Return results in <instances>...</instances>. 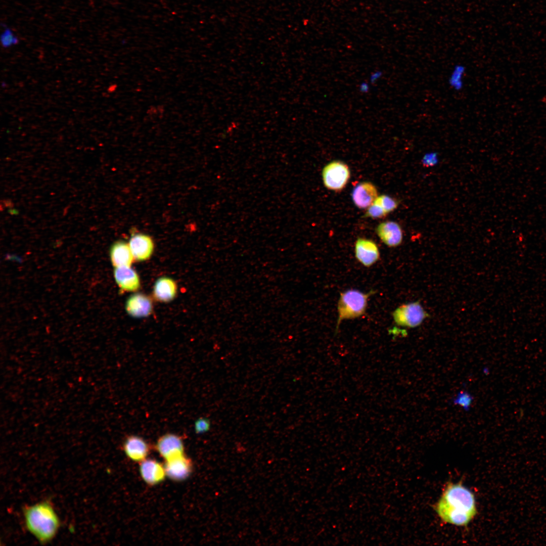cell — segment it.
Wrapping results in <instances>:
<instances>
[{"label": "cell", "instance_id": "obj_1", "mask_svg": "<svg viewBox=\"0 0 546 546\" xmlns=\"http://www.w3.org/2000/svg\"><path fill=\"white\" fill-rule=\"evenodd\" d=\"M435 511L444 522L466 526L477 514L474 494L461 483H449L435 506Z\"/></svg>", "mask_w": 546, "mask_h": 546}, {"label": "cell", "instance_id": "obj_2", "mask_svg": "<svg viewBox=\"0 0 546 546\" xmlns=\"http://www.w3.org/2000/svg\"><path fill=\"white\" fill-rule=\"evenodd\" d=\"M23 513L26 528L40 542H48L56 536L60 525V520L49 502L28 506Z\"/></svg>", "mask_w": 546, "mask_h": 546}, {"label": "cell", "instance_id": "obj_3", "mask_svg": "<svg viewBox=\"0 0 546 546\" xmlns=\"http://www.w3.org/2000/svg\"><path fill=\"white\" fill-rule=\"evenodd\" d=\"M375 293L376 291L373 290L365 293L353 289L341 292L337 304L338 318L336 332H337L343 321L355 319L364 315L369 298Z\"/></svg>", "mask_w": 546, "mask_h": 546}, {"label": "cell", "instance_id": "obj_4", "mask_svg": "<svg viewBox=\"0 0 546 546\" xmlns=\"http://www.w3.org/2000/svg\"><path fill=\"white\" fill-rule=\"evenodd\" d=\"M392 315L397 326L407 328L419 327L430 316L419 301L400 305L393 311Z\"/></svg>", "mask_w": 546, "mask_h": 546}, {"label": "cell", "instance_id": "obj_5", "mask_svg": "<svg viewBox=\"0 0 546 546\" xmlns=\"http://www.w3.org/2000/svg\"><path fill=\"white\" fill-rule=\"evenodd\" d=\"M322 176L324 185L327 189L339 192L347 184L350 177V170L345 163L334 160L325 166Z\"/></svg>", "mask_w": 546, "mask_h": 546}, {"label": "cell", "instance_id": "obj_6", "mask_svg": "<svg viewBox=\"0 0 546 546\" xmlns=\"http://www.w3.org/2000/svg\"><path fill=\"white\" fill-rule=\"evenodd\" d=\"M155 448L165 461L184 454L183 437L176 434L165 433L158 438Z\"/></svg>", "mask_w": 546, "mask_h": 546}, {"label": "cell", "instance_id": "obj_7", "mask_svg": "<svg viewBox=\"0 0 546 546\" xmlns=\"http://www.w3.org/2000/svg\"><path fill=\"white\" fill-rule=\"evenodd\" d=\"M166 476L174 481H181L191 474L193 464L185 454L165 460L164 464Z\"/></svg>", "mask_w": 546, "mask_h": 546}, {"label": "cell", "instance_id": "obj_8", "mask_svg": "<svg viewBox=\"0 0 546 546\" xmlns=\"http://www.w3.org/2000/svg\"><path fill=\"white\" fill-rule=\"evenodd\" d=\"M354 253L356 259L364 266L370 267L379 261L380 250L373 240L358 238L355 243Z\"/></svg>", "mask_w": 546, "mask_h": 546}, {"label": "cell", "instance_id": "obj_9", "mask_svg": "<svg viewBox=\"0 0 546 546\" xmlns=\"http://www.w3.org/2000/svg\"><path fill=\"white\" fill-rule=\"evenodd\" d=\"M376 233L381 241L389 247H396L403 241V231L400 224L394 221L387 220L380 223Z\"/></svg>", "mask_w": 546, "mask_h": 546}, {"label": "cell", "instance_id": "obj_10", "mask_svg": "<svg viewBox=\"0 0 546 546\" xmlns=\"http://www.w3.org/2000/svg\"><path fill=\"white\" fill-rule=\"evenodd\" d=\"M128 244L134 260L139 261L149 259L154 249L152 238L143 233L132 234Z\"/></svg>", "mask_w": 546, "mask_h": 546}, {"label": "cell", "instance_id": "obj_11", "mask_svg": "<svg viewBox=\"0 0 546 546\" xmlns=\"http://www.w3.org/2000/svg\"><path fill=\"white\" fill-rule=\"evenodd\" d=\"M123 449L131 460L141 462L147 459L150 451V446L143 438L138 435L127 436L123 443Z\"/></svg>", "mask_w": 546, "mask_h": 546}, {"label": "cell", "instance_id": "obj_12", "mask_svg": "<svg viewBox=\"0 0 546 546\" xmlns=\"http://www.w3.org/2000/svg\"><path fill=\"white\" fill-rule=\"evenodd\" d=\"M378 196V190L370 181L359 183L353 189L352 199L354 205L359 209H367Z\"/></svg>", "mask_w": 546, "mask_h": 546}, {"label": "cell", "instance_id": "obj_13", "mask_svg": "<svg viewBox=\"0 0 546 546\" xmlns=\"http://www.w3.org/2000/svg\"><path fill=\"white\" fill-rule=\"evenodd\" d=\"M153 305L151 298L142 293H136L130 296L125 303V310L130 316L144 317L150 315L153 311Z\"/></svg>", "mask_w": 546, "mask_h": 546}, {"label": "cell", "instance_id": "obj_14", "mask_svg": "<svg viewBox=\"0 0 546 546\" xmlns=\"http://www.w3.org/2000/svg\"><path fill=\"white\" fill-rule=\"evenodd\" d=\"M139 471L143 480L149 485L159 484L166 476L164 465L154 459H146L141 462Z\"/></svg>", "mask_w": 546, "mask_h": 546}, {"label": "cell", "instance_id": "obj_15", "mask_svg": "<svg viewBox=\"0 0 546 546\" xmlns=\"http://www.w3.org/2000/svg\"><path fill=\"white\" fill-rule=\"evenodd\" d=\"M114 277L122 291L134 292L139 290L140 287L139 276L130 266L115 267Z\"/></svg>", "mask_w": 546, "mask_h": 546}, {"label": "cell", "instance_id": "obj_16", "mask_svg": "<svg viewBox=\"0 0 546 546\" xmlns=\"http://www.w3.org/2000/svg\"><path fill=\"white\" fill-rule=\"evenodd\" d=\"M110 257L115 267L130 266L134 260L128 243L123 241H117L112 244Z\"/></svg>", "mask_w": 546, "mask_h": 546}, {"label": "cell", "instance_id": "obj_17", "mask_svg": "<svg viewBox=\"0 0 546 546\" xmlns=\"http://www.w3.org/2000/svg\"><path fill=\"white\" fill-rule=\"evenodd\" d=\"M177 290V285L173 279L163 277L158 279L155 283L153 295L154 298L159 302H168L174 298Z\"/></svg>", "mask_w": 546, "mask_h": 546}, {"label": "cell", "instance_id": "obj_18", "mask_svg": "<svg viewBox=\"0 0 546 546\" xmlns=\"http://www.w3.org/2000/svg\"><path fill=\"white\" fill-rule=\"evenodd\" d=\"M466 68L464 65H455L449 75L448 83L449 86L455 91L461 90L464 85V77Z\"/></svg>", "mask_w": 546, "mask_h": 546}, {"label": "cell", "instance_id": "obj_19", "mask_svg": "<svg viewBox=\"0 0 546 546\" xmlns=\"http://www.w3.org/2000/svg\"><path fill=\"white\" fill-rule=\"evenodd\" d=\"M374 202L381 206L388 214L394 211L399 205L397 199L387 195L378 196Z\"/></svg>", "mask_w": 546, "mask_h": 546}, {"label": "cell", "instance_id": "obj_20", "mask_svg": "<svg viewBox=\"0 0 546 546\" xmlns=\"http://www.w3.org/2000/svg\"><path fill=\"white\" fill-rule=\"evenodd\" d=\"M388 214L381 206L374 202L367 208L363 217L373 219H380L384 218Z\"/></svg>", "mask_w": 546, "mask_h": 546}, {"label": "cell", "instance_id": "obj_21", "mask_svg": "<svg viewBox=\"0 0 546 546\" xmlns=\"http://www.w3.org/2000/svg\"><path fill=\"white\" fill-rule=\"evenodd\" d=\"M473 398L467 391H461L453 400V403L461 406L465 411H468L471 405Z\"/></svg>", "mask_w": 546, "mask_h": 546}, {"label": "cell", "instance_id": "obj_22", "mask_svg": "<svg viewBox=\"0 0 546 546\" xmlns=\"http://www.w3.org/2000/svg\"><path fill=\"white\" fill-rule=\"evenodd\" d=\"M1 41L2 46L4 48H8L13 45L17 44L19 42L18 38L8 28H7L2 34Z\"/></svg>", "mask_w": 546, "mask_h": 546}, {"label": "cell", "instance_id": "obj_23", "mask_svg": "<svg viewBox=\"0 0 546 546\" xmlns=\"http://www.w3.org/2000/svg\"><path fill=\"white\" fill-rule=\"evenodd\" d=\"M211 427L210 420L206 417L199 418L194 423V430L196 434H200L208 432Z\"/></svg>", "mask_w": 546, "mask_h": 546}, {"label": "cell", "instance_id": "obj_24", "mask_svg": "<svg viewBox=\"0 0 546 546\" xmlns=\"http://www.w3.org/2000/svg\"><path fill=\"white\" fill-rule=\"evenodd\" d=\"M360 91L361 92L367 93L369 90V87L368 84L366 82H363L360 86Z\"/></svg>", "mask_w": 546, "mask_h": 546}, {"label": "cell", "instance_id": "obj_25", "mask_svg": "<svg viewBox=\"0 0 546 546\" xmlns=\"http://www.w3.org/2000/svg\"><path fill=\"white\" fill-rule=\"evenodd\" d=\"M381 73L380 72H376V73L373 74L372 75L371 77V82H374L378 78H379L380 77V76H381Z\"/></svg>", "mask_w": 546, "mask_h": 546}]
</instances>
